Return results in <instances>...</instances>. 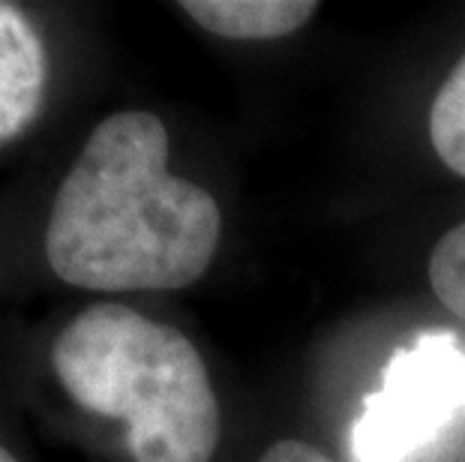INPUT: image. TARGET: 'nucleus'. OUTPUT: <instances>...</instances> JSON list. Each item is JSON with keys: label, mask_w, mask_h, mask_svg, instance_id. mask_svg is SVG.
<instances>
[{"label": "nucleus", "mask_w": 465, "mask_h": 462, "mask_svg": "<svg viewBox=\"0 0 465 462\" xmlns=\"http://www.w3.org/2000/svg\"><path fill=\"white\" fill-rule=\"evenodd\" d=\"M223 234L204 186L168 172V130L142 108L96 126L57 186L45 259L84 291H174L211 268Z\"/></svg>", "instance_id": "obj_1"}, {"label": "nucleus", "mask_w": 465, "mask_h": 462, "mask_svg": "<svg viewBox=\"0 0 465 462\" xmlns=\"http://www.w3.org/2000/svg\"><path fill=\"white\" fill-rule=\"evenodd\" d=\"M54 376L78 408L121 420L135 462H211L220 402L199 349L124 303H94L52 346Z\"/></svg>", "instance_id": "obj_2"}, {"label": "nucleus", "mask_w": 465, "mask_h": 462, "mask_svg": "<svg viewBox=\"0 0 465 462\" xmlns=\"http://www.w3.org/2000/svg\"><path fill=\"white\" fill-rule=\"evenodd\" d=\"M465 418V349L453 333L427 330L384 367L363 402L349 450L354 462H423Z\"/></svg>", "instance_id": "obj_3"}, {"label": "nucleus", "mask_w": 465, "mask_h": 462, "mask_svg": "<svg viewBox=\"0 0 465 462\" xmlns=\"http://www.w3.org/2000/svg\"><path fill=\"white\" fill-rule=\"evenodd\" d=\"M48 57L34 22L0 0V144L34 123L45 96Z\"/></svg>", "instance_id": "obj_4"}, {"label": "nucleus", "mask_w": 465, "mask_h": 462, "mask_svg": "<svg viewBox=\"0 0 465 462\" xmlns=\"http://www.w3.org/2000/svg\"><path fill=\"white\" fill-rule=\"evenodd\" d=\"M181 9L225 39H282L319 13L315 0H183Z\"/></svg>", "instance_id": "obj_5"}, {"label": "nucleus", "mask_w": 465, "mask_h": 462, "mask_svg": "<svg viewBox=\"0 0 465 462\" xmlns=\"http://www.w3.org/2000/svg\"><path fill=\"white\" fill-rule=\"evenodd\" d=\"M430 139L439 160L465 178V54L444 78L430 112Z\"/></svg>", "instance_id": "obj_6"}, {"label": "nucleus", "mask_w": 465, "mask_h": 462, "mask_svg": "<svg viewBox=\"0 0 465 462\" xmlns=\"http://www.w3.org/2000/svg\"><path fill=\"white\" fill-rule=\"evenodd\" d=\"M430 285L441 307L465 321V222L435 243L430 255Z\"/></svg>", "instance_id": "obj_7"}, {"label": "nucleus", "mask_w": 465, "mask_h": 462, "mask_svg": "<svg viewBox=\"0 0 465 462\" xmlns=\"http://www.w3.org/2000/svg\"><path fill=\"white\" fill-rule=\"evenodd\" d=\"M259 462H333V459L324 457L312 445H303V441H276V445L264 450Z\"/></svg>", "instance_id": "obj_8"}, {"label": "nucleus", "mask_w": 465, "mask_h": 462, "mask_svg": "<svg viewBox=\"0 0 465 462\" xmlns=\"http://www.w3.org/2000/svg\"><path fill=\"white\" fill-rule=\"evenodd\" d=\"M0 462H18V459H15L13 454H9V450H6L4 445H0Z\"/></svg>", "instance_id": "obj_9"}]
</instances>
